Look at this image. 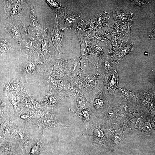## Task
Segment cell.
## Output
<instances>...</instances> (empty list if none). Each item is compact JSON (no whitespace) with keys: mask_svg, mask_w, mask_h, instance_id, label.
Here are the masks:
<instances>
[{"mask_svg":"<svg viewBox=\"0 0 155 155\" xmlns=\"http://www.w3.org/2000/svg\"><path fill=\"white\" fill-rule=\"evenodd\" d=\"M4 1L7 9V23L22 22L29 15L31 1L14 0Z\"/></svg>","mask_w":155,"mask_h":155,"instance_id":"1","label":"cell"},{"mask_svg":"<svg viewBox=\"0 0 155 155\" xmlns=\"http://www.w3.org/2000/svg\"><path fill=\"white\" fill-rule=\"evenodd\" d=\"M57 14L59 25L64 29L75 28L81 18L80 11L70 8H63Z\"/></svg>","mask_w":155,"mask_h":155,"instance_id":"2","label":"cell"},{"mask_svg":"<svg viewBox=\"0 0 155 155\" xmlns=\"http://www.w3.org/2000/svg\"><path fill=\"white\" fill-rule=\"evenodd\" d=\"M5 29L21 47L29 38L28 28L22 22L7 23Z\"/></svg>","mask_w":155,"mask_h":155,"instance_id":"3","label":"cell"},{"mask_svg":"<svg viewBox=\"0 0 155 155\" xmlns=\"http://www.w3.org/2000/svg\"><path fill=\"white\" fill-rule=\"evenodd\" d=\"M19 122L16 119H13V138L20 146H28L31 144L33 138L24 128L23 123Z\"/></svg>","mask_w":155,"mask_h":155,"instance_id":"4","label":"cell"},{"mask_svg":"<svg viewBox=\"0 0 155 155\" xmlns=\"http://www.w3.org/2000/svg\"><path fill=\"white\" fill-rule=\"evenodd\" d=\"M55 51L49 31L47 28H44L39 45V60L43 61Z\"/></svg>","mask_w":155,"mask_h":155,"instance_id":"5","label":"cell"},{"mask_svg":"<svg viewBox=\"0 0 155 155\" xmlns=\"http://www.w3.org/2000/svg\"><path fill=\"white\" fill-rule=\"evenodd\" d=\"M43 33L37 37H29L28 40L21 47V50L26 53L30 60L34 62L39 60V47Z\"/></svg>","mask_w":155,"mask_h":155,"instance_id":"6","label":"cell"},{"mask_svg":"<svg viewBox=\"0 0 155 155\" xmlns=\"http://www.w3.org/2000/svg\"><path fill=\"white\" fill-rule=\"evenodd\" d=\"M34 124H37L39 127V132L44 136V132L46 129L59 126H66L61 123L58 119L53 115L44 117L34 121Z\"/></svg>","mask_w":155,"mask_h":155,"instance_id":"7","label":"cell"},{"mask_svg":"<svg viewBox=\"0 0 155 155\" xmlns=\"http://www.w3.org/2000/svg\"><path fill=\"white\" fill-rule=\"evenodd\" d=\"M29 15L30 24L28 28V33L29 37H35L42 34L44 28L39 23L37 19L33 5H31Z\"/></svg>","mask_w":155,"mask_h":155,"instance_id":"8","label":"cell"},{"mask_svg":"<svg viewBox=\"0 0 155 155\" xmlns=\"http://www.w3.org/2000/svg\"><path fill=\"white\" fill-rule=\"evenodd\" d=\"M64 33L59 26L57 15L54 20V28L51 37L54 47L59 52H60L63 42Z\"/></svg>","mask_w":155,"mask_h":155,"instance_id":"9","label":"cell"},{"mask_svg":"<svg viewBox=\"0 0 155 155\" xmlns=\"http://www.w3.org/2000/svg\"><path fill=\"white\" fill-rule=\"evenodd\" d=\"M76 34L79 41L82 54L85 52L89 47L90 41L86 32L83 30L75 31Z\"/></svg>","mask_w":155,"mask_h":155,"instance_id":"10","label":"cell"},{"mask_svg":"<svg viewBox=\"0 0 155 155\" xmlns=\"http://www.w3.org/2000/svg\"><path fill=\"white\" fill-rule=\"evenodd\" d=\"M22 67L27 74H29L33 73L36 70V65L34 62L30 60L23 64Z\"/></svg>","mask_w":155,"mask_h":155,"instance_id":"11","label":"cell"},{"mask_svg":"<svg viewBox=\"0 0 155 155\" xmlns=\"http://www.w3.org/2000/svg\"><path fill=\"white\" fill-rule=\"evenodd\" d=\"M11 48V44L5 39L0 37V54L7 52Z\"/></svg>","mask_w":155,"mask_h":155,"instance_id":"12","label":"cell"},{"mask_svg":"<svg viewBox=\"0 0 155 155\" xmlns=\"http://www.w3.org/2000/svg\"><path fill=\"white\" fill-rule=\"evenodd\" d=\"M46 1L48 4L57 14L61 10L63 9L62 8L61 6L60 3L57 1L54 0H46Z\"/></svg>","mask_w":155,"mask_h":155,"instance_id":"13","label":"cell"},{"mask_svg":"<svg viewBox=\"0 0 155 155\" xmlns=\"http://www.w3.org/2000/svg\"><path fill=\"white\" fill-rule=\"evenodd\" d=\"M53 60L54 67L57 69L61 68L64 63V60L61 57L54 58Z\"/></svg>","mask_w":155,"mask_h":155,"instance_id":"14","label":"cell"},{"mask_svg":"<svg viewBox=\"0 0 155 155\" xmlns=\"http://www.w3.org/2000/svg\"><path fill=\"white\" fill-rule=\"evenodd\" d=\"M80 116L83 120L84 122H87L88 121L89 118V114L88 111L85 110H83L79 113Z\"/></svg>","mask_w":155,"mask_h":155,"instance_id":"15","label":"cell"},{"mask_svg":"<svg viewBox=\"0 0 155 155\" xmlns=\"http://www.w3.org/2000/svg\"><path fill=\"white\" fill-rule=\"evenodd\" d=\"M4 132L5 135L8 137H11L12 135L13 137V122L12 127L11 128V127L9 126H7L5 128Z\"/></svg>","mask_w":155,"mask_h":155,"instance_id":"16","label":"cell"},{"mask_svg":"<svg viewBox=\"0 0 155 155\" xmlns=\"http://www.w3.org/2000/svg\"><path fill=\"white\" fill-rule=\"evenodd\" d=\"M64 75V71L63 69L60 68L57 69L56 72V75L57 77L61 78L63 77Z\"/></svg>","mask_w":155,"mask_h":155,"instance_id":"17","label":"cell"},{"mask_svg":"<svg viewBox=\"0 0 155 155\" xmlns=\"http://www.w3.org/2000/svg\"><path fill=\"white\" fill-rule=\"evenodd\" d=\"M94 133L96 136L98 137H103L104 135L103 132L100 130L96 129Z\"/></svg>","mask_w":155,"mask_h":155,"instance_id":"18","label":"cell"},{"mask_svg":"<svg viewBox=\"0 0 155 155\" xmlns=\"http://www.w3.org/2000/svg\"><path fill=\"white\" fill-rule=\"evenodd\" d=\"M11 89L12 91H15L17 90L19 88V85L17 83H12L11 86Z\"/></svg>","mask_w":155,"mask_h":155,"instance_id":"19","label":"cell"},{"mask_svg":"<svg viewBox=\"0 0 155 155\" xmlns=\"http://www.w3.org/2000/svg\"><path fill=\"white\" fill-rule=\"evenodd\" d=\"M150 99L151 97L149 95L146 96L143 99L142 101V103L144 105L147 104L149 102Z\"/></svg>","mask_w":155,"mask_h":155,"instance_id":"20","label":"cell"},{"mask_svg":"<svg viewBox=\"0 0 155 155\" xmlns=\"http://www.w3.org/2000/svg\"><path fill=\"white\" fill-rule=\"evenodd\" d=\"M144 128L145 129L148 131H151L152 128L151 125L150 123L146 122H145L144 124Z\"/></svg>","mask_w":155,"mask_h":155,"instance_id":"21","label":"cell"},{"mask_svg":"<svg viewBox=\"0 0 155 155\" xmlns=\"http://www.w3.org/2000/svg\"><path fill=\"white\" fill-rule=\"evenodd\" d=\"M86 80L90 84H93L95 81V79L91 77H87L86 78Z\"/></svg>","mask_w":155,"mask_h":155,"instance_id":"22","label":"cell"},{"mask_svg":"<svg viewBox=\"0 0 155 155\" xmlns=\"http://www.w3.org/2000/svg\"><path fill=\"white\" fill-rule=\"evenodd\" d=\"M141 120V119L139 118L135 119L133 120L132 123V124L133 126L135 127L137 126Z\"/></svg>","mask_w":155,"mask_h":155,"instance_id":"23","label":"cell"},{"mask_svg":"<svg viewBox=\"0 0 155 155\" xmlns=\"http://www.w3.org/2000/svg\"><path fill=\"white\" fill-rule=\"evenodd\" d=\"M96 104L100 108H101L103 105V102L102 100L100 99H96L95 100Z\"/></svg>","mask_w":155,"mask_h":155,"instance_id":"24","label":"cell"},{"mask_svg":"<svg viewBox=\"0 0 155 155\" xmlns=\"http://www.w3.org/2000/svg\"><path fill=\"white\" fill-rule=\"evenodd\" d=\"M119 89L123 95L126 96L128 95V91L126 89L124 88H120Z\"/></svg>","mask_w":155,"mask_h":155,"instance_id":"25","label":"cell"},{"mask_svg":"<svg viewBox=\"0 0 155 155\" xmlns=\"http://www.w3.org/2000/svg\"><path fill=\"white\" fill-rule=\"evenodd\" d=\"M108 115L109 117L112 118L115 117V113L113 111H110L108 112Z\"/></svg>","mask_w":155,"mask_h":155,"instance_id":"26","label":"cell"},{"mask_svg":"<svg viewBox=\"0 0 155 155\" xmlns=\"http://www.w3.org/2000/svg\"><path fill=\"white\" fill-rule=\"evenodd\" d=\"M120 111L121 113H124L126 111V107L124 106H122L120 108Z\"/></svg>","mask_w":155,"mask_h":155,"instance_id":"27","label":"cell"},{"mask_svg":"<svg viewBox=\"0 0 155 155\" xmlns=\"http://www.w3.org/2000/svg\"><path fill=\"white\" fill-rule=\"evenodd\" d=\"M150 108L151 111L153 112H155V108L154 104L152 103H151L150 104Z\"/></svg>","mask_w":155,"mask_h":155,"instance_id":"28","label":"cell"},{"mask_svg":"<svg viewBox=\"0 0 155 155\" xmlns=\"http://www.w3.org/2000/svg\"><path fill=\"white\" fill-rule=\"evenodd\" d=\"M104 65L105 66L106 68H110V63L108 62L105 61L104 63Z\"/></svg>","mask_w":155,"mask_h":155,"instance_id":"29","label":"cell"},{"mask_svg":"<svg viewBox=\"0 0 155 155\" xmlns=\"http://www.w3.org/2000/svg\"><path fill=\"white\" fill-rule=\"evenodd\" d=\"M115 139L117 140H120L121 139L120 135L119 133H117L115 134Z\"/></svg>","mask_w":155,"mask_h":155,"instance_id":"30","label":"cell"},{"mask_svg":"<svg viewBox=\"0 0 155 155\" xmlns=\"http://www.w3.org/2000/svg\"><path fill=\"white\" fill-rule=\"evenodd\" d=\"M148 53L147 52H144V55H148Z\"/></svg>","mask_w":155,"mask_h":155,"instance_id":"31","label":"cell"}]
</instances>
